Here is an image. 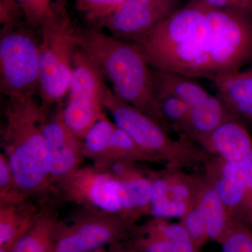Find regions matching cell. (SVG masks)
I'll return each instance as SVG.
<instances>
[{
  "mask_svg": "<svg viewBox=\"0 0 252 252\" xmlns=\"http://www.w3.org/2000/svg\"><path fill=\"white\" fill-rule=\"evenodd\" d=\"M24 233L16 235V236L9 240V241L3 244V245H0V252H14L16 244H17L18 240H19V239L22 237Z\"/></svg>",
  "mask_w": 252,
  "mask_h": 252,
  "instance_id": "1f68e13d",
  "label": "cell"
},
{
  "mask_svg": "<svg viewBox=\"0 0 252 252\" xmlns=\"http://www.w3.org/2000/svg\"><path fill=\"white\" fill-rule=\"evenodd\" d=\"M14 26L3 28L0 37V86L9 99L34 95L39 87V41Z\"/></svg>",
  "mask_w": 252,
  "mask_h": 252,
  "instance_id": "52a82bcc",
  "label": "cell"
},
{
  "mask_svg": "<svg viewBox=\"0 0 252 252\" xmlns=\"http://www.w3.org/2000/svg\"><path fill=\"white\" fill-rule=\"evenodd\" d=\"M158 97L167 94L180 99L190 108L201 103L210 94L191 78L154 69Z\"/></svg>",
  "mask_w": 252,
  "mask_h": 252,
  "instance_id": "d6986e66",
  "label": "cell"
},
{
  "mask_svg": "<svg viewBox=\"0 0 252 252\" xmlns=\"http://www.w3.org/2000/svg\"><path fill=\"white\" fill-rule=\"evenodd\" d=\"M26 21L33 27L40 28L54 14L57 6L54 0H16Z\"/></svg>",
  "mask_w": 252,
  "mask_h": 252,
  "instance_id": "484cf974",
  "label": "cell"
},
{
  "mask_svg": "<svg viewBox=\"0 0 252 252\" xmlns=\"http://www.w3.org/2000/svg\"><path fill=\"white\" fill-rule=\"evenodd\" d=\"M20 13L22 11L16 0H0V23L3 28L14 26Z\"/></svg>",
  "mask_w": 252,
  "mask_h": 252,
  "instance_id": "f1b7e54d",
  "label": "cell"
},
{
  "mask_svg": "<svg viewBox=\"0 0 252 252\" xmlns=\"http://www.w3.org/2000/svg\"><path fill=\"white\" fill-rule=\"evenodd\" d=\"M117 160L134 162L158 161L155 158L146 153L125 131L116 125L112 137L108 166L113 162Z\"/></svg>",
  "mask_w": 252,
  "mask_h": 252,
  "instance_id": "7402d4cb",
  "label": "cell"
},
{
  "mask_svg": "<svg viewBox=\"0 0 252 252\" xmlns=\"http://www.w3.org/2000/svg\"><path fill=\"white\" fill-rule=\"evenodd\" d=\"M212 7L241 10L252 14V0H198Z\"/></svg>",
  "mask_w": 252,
  "mask_h": 252,
  "instance_id": "f546056e",
  "label": "cell"
},
{
  "mask_svg": "<svg viewBox=\"0 0 252 252\" xmlns=\"http://www.w3.org/2000/svg\"><path fill=\"white\" fill-rule=\"evenodd\" d=\"M40 28L39 90L42 104L49 108L67 94L79 32L65 11L59 7Z\"/></svg>",
  "mask_w": 252,
  "mask_h": 252,
  "instance_id": "5b68a950",
  "label": "cell"
},
{
  "mask_svg": "<svg viewBox=\"0 0 252 252\" xmlns=\"http://www.w3.org/2000/svg\"><path fill=\"white\" fill-rule=\"evenodd\" d=\"M180 8L179 0H126L103 26L112 36L134 43Z\"/></svg>",
  "mask_w": 252,
  "mask_h": 252,
  "instance_id": "30bf717a",
  "label": "cell"
},
{
  "mask_svg": "<svg viewBox=\"0 0 252 252\" xmlns=\"http://www.w3.org/2000/svg\"><path fill=\"white\" fill-rule=\"evenodd\" d=\"M103 76L97 64L79 47L74 55L67 103L61 114L69 130L81 141L105 114L102 104Z\"/></svg>",
  "mask_w": 252,
  "mask_h": 252,
  "instance_id": "ba28073f",
  "label": "cell"
},
{
  "mask_svg": "<svg viewBox=\"0 0 252 252\" xmlns=\"http://www.w3.org/2000/svg\"><path fill=\"white\" fill-rule=\"evenodd\" d=\"M221 252H252V232L246 225L236 223L220 243Z\"/></svg>",
  "mask_w": 252,
  "mask_h": 252,
  "instance_id": "4316f807",
  "label": "cell"
},
{
  "mask_svg": "<svg viewBox=\"0 0 252 252\" xmlns=\"http://www.w3.org/2000/svg\"><path fill=\"white\" fill-rule=\"evenodd\" d=\"M63 221L54 207H41L32 224L18 240L14 252H54Z\"/></svg>",
  "mask_w": 252,
  "mask_h": 252,
  "instance_id": "5bb4252c",
  "label": "cell"
},
{
  "mask_svg": "<svg viewBox=\"0 0 252 252\" xmlns=\"http://www.w3.org/2000/svg\"><path fill=\"white\" fill-rule=\"evenodd\" d=\"M222 161L220 175L214 180L212 187L226 208L230 217V214L233 216V213L243 208L249 220L248 189L241 160H222Z\"/></svg>",
  "mask_w": 252,
  "mask_h": 252,
  "instance_id": "2e32d148",
  "label": "cell"
},
{
  "mask_svg": "<svg viewBox=\"0 0 252 252\" xmlns=\"http://www.w3.org/2000/svg\"><path fill=\"white\" fill-rule=\"evenodd\" d=\"M232 116L233 114L218 94H210L190 109L191 140L198 141L210 135Z\"/></svg>",
  "mask_w": 252,
  "mask_h": 252,
  "instance_id": "ac0fdd59",
  "label": "cell"
},
{
  "mask_svg": "<svg viewBox=\"0 0 252 252\" xmlns=\"http://www.w3.org/2000/svg\"><path fill=\"white\" fill-rule=\"evenodd\" d=\"M102 104L113 122L125 131L146 153L158 161L165 160L171 165L185 162L184 158L193 157L197 149L190 139L182 135L178 141L172 140L167 128L154 118L121 99L104 84Z\"/></svg>",
  "mask_w": 252,
  "mask_h": 252,
  "instance_id": "8992f818",
  "label": "cell"
},
{
  "mask_svg": "<svg viewBox=\"0 0 252 252\" xmlns=\"http://www.w3.org/2000/svg\"><path fill=\"white\" fill-rule=\"evenodd\" d=\"M18 188L7 158L0 153V205L17 203L28 200Z\"/></svg>",
  "mask_w": 252,
  "mask_h": 252,
  "instance_id": "d4e9b609",
  "label": "cell"
},
{
  "mask_svg": "<svg viewBox=\"0 0 252 252\" xmlns=\"http://www.w3.org/2000/svg\"><path fill=\"white\" fill-rule=\"evenodd\" d=\"M79 46L108 78L121 99L168 127L160 110L154 69L135 44L94 28L79 32Z\"/></svg>",
  "mask_w": 252,
  "mask_h": 252,
  "instance_id": "3957f363",
  "label": "cell"
},
{
  "mask_svg": "<svg viewBox=\"0 0 252 252\" xmlns=\"http://www.w3.org/2000/svg\"><path fill=\"white\" fill-rule=\"evenodd\" d=\"M223 160H241L252 150V138L240 118L232 116L198 141Z\"/></svg>",
  "mask_w": 252,
  "mask_h": 252,
  "instance_id": "4fadbf2b",
  "label": "cell"
},
{
  "mask_svg": "<svg viewBox=\"0 0 252 252\" xmlns=\"http://www.w3.org/2000/svg\"><path fill=\"white\" fill-rule=\"evenodd\" d=\"M137 228L119 215L84 209L69 221L64 220L54 252H90L129 241Z\"/></svg>",
  "mask_w": 252,
  "mask_h": 252,
  "instance_id": "9c48e42d",
  "label": "cell"
},
{
  "mask_svg": "<svg viewBox=\"0 0 252 252\" xmlns=\"http://www.w3.org/2000/svg\"><path fill=\"white\" fill-rule=\"evenodd\" d=\"M43 129L48 169L56 190L58 185L82 166L85 158L82 141L65 125L61 110L51 114L48 112Z\"/></svg>",
  "mask_w": 252,
  "mask_h": 252,
  "instance_id": "8fae6325",
  "label": "cell"
},
{
  "mask_svg": "<svg viewBox=\"0 0 252 252\" xmlns=\"http://www.w3.org/2000/svg\"><path fill=\"white\" fill-rule=\"evenodd\" d=\"M252 15L190 0L133 44L157 70L212 81L252 59Z\"/></svg>",
  "mask_w": 252,
  "mask_h": 252,
  "instance_id": "6da1fadb",
  "label": "cell"
},
{
  "mask_svg": "<svg viewBox=\"0 0 252 252\" xmlns=\"http://www.w3.org/2000/svg\"><path fill=\"white\" fill-rule=\"evenodd\" d=\"M129 241L140 252H198L182 223H167L159 219L138 226Z\"/></svg>",
  "mask_w": 252,
  "mask_h": 252,
  "instance_id": "7c38bea8",
  "label": "cell"
},
{
  "mask_svg": "<svg viewBox=\"0 0 252 252\" xmlns=\"http://www.w3.org/2000/svg\"><path fill=\"white\" fill-rule=\"evenodd\" d=\"M116 124L105 114L89 129L82 140L84 157L93 165L104 169L108 166L109 154Z\"/></svg>",
  "mask_w": 252,
  "mask_h": 252,
  "instance_id": "ffe728a7",
  "label": "cell"
},
{
  "mask_svg": "<svg viewBox=\"0 0 252 252\" xmlns=\"http://www.w3.org/2000/svg\"><path fill=\"white\" fill-rule=\"evenodd\" d=\"M47 107L34 95L9 98L1 132V147L21 193L31 198L56 192L46 158L44 123Z\"/></svg>",
  "mask_w": 252,
  "mask_h": 252,
  "instance_id": "7a4b0ae2",
  "label": "cell"
},
{
  "mask_svg": "<svg viewBox=\"0 0 252 252\" xmlns=\"http://www.w3.org/2000/svg\"><path fill=\"white\" fill-rule=\"evenodd\" d=\"M131 176L118 177L106 169L81 166L56 187V193L84 209L119 215L136 223L145 215L132 192Z\"/></svg>",
  "mask_w": 252,
  "mask_h": 252,
  "instance_id": "277c9868",
  "label": "cell"
},
{
  "mask_svg": "<svg viewBox=\"0 0 252 252\" xmlns=\"http://www.w3.org/2000/svg\"><path fill=\"white\" fill-rule=\"evenodd\" d=\"M212 81L232 114L252 122V69L228 73Z\"/></svg>",
  "mask_w": 252,
  "mask_h": 252,
  "instance_id": "9a60e30c",
  "label": "cell"
},
{
  "mask_svg": "<svg viewBox=\"0 0 252 252\" xmlns=\"http://www.w3.org/2000/svg\"><path fill=\"white\" fill-rule=\"evenodd\" d=\"M182 223L195 246L199 248L207 240L206 228L203 215L196 205L182 217Z\"/></svg>",
  "mask_w": 252,
  "mask_h": 252,
  "instance_id": "83f0119b",
  "label": "cell"
},
{
  "mask_svg": "<svg viewBox=\"0 0 252 252\" xmlns=\"http://www.w3.org/2000/svg\"><path fill=\"white\" fill-rule=\"evenodd\" d=\"M160 110L167 126L191 140V129L190 124V107L185 102L167 94L158 95Z\"/></svg>",
  "mask_w": 252,
  "mask_h": 252,
  "instance_id": "603a6c76",
  "label": "cell"
},
{
  "mask_svg": "<svg viewBox=\"0 0 252 252\" xmlns=\"http://www.w3.org/2000/svg\"><path fill=\"white\" fill-rule=\"evenodd\" d=\"M90 252H109L108 249L104 248H100L98 249V250H94V251Z\"/></svg>",
  "mask_w": 252,
  "mask_h": 252,
  "instance_id": "d6a6232c",
  "label": "cell"
},
{
  "mask_svg": "<svg viewBox=\"0 0 252 252\" xmlns=\"http://www.w3.org/2000/svg\"><path fill=\"white\" fill-rule=\"evenodd\" d=\"M195 205L203 215L207 240H216L220 243L228 230L236 223L232 220L211 185L200 189Z\"/></svg>",
  "mask_w": 252,
  "mask_h": 252,
  "instance_id": "e0dca14e",
  "label": "cell"
},
{
  "mask_svg": "<svg viewBox=\"0 0 252 252\" xmlns=\"http://www.w3.org/2000/svg\"><path fill=\"white\" fill-rule=\"evenodd\" d=\"M126 0H76V6L87 21L103 26Z\"/></svg>",
  "mask_w": 252,
  "mask_h": 252,
  "instance_id": "cb8c5ba5",
  "label": "cell"
},
{
  "mask_svg": "<svg viewBox=\"0 0 252 252\" xmlns=\"http://www.w3.org/2000/svg\"><path fill=\"white\" fill-rule=\"evenodd\" d=\"M108 250L109 252H140L131 245L130 241L114 244L109 246Z\"/></svg>",
  "mask_w": 252,
  "mask_h": 252,
  "instance_id": "4dcf8cb0",
  "label": "cell"
},
{
  "mask_svg": "<svg viewBox=\"0 0 252 252\" xmlns=\"http://www.w3.org/2000/svg\"><path fill=\"white\" fill-rule=\"evenodd\" d=\"M40 209L31 199L17 203L0 205V245L27 231Z\"/></svg>",
  "mask_w": 252,
  "mask_h": 252,
  "instance_id": "44dd1931",
  "label": "cell"
}]
</instances>
